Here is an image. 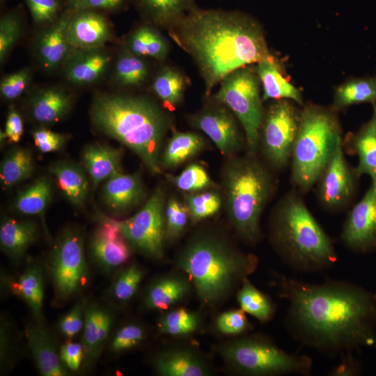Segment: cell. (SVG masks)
Segmentation results:
<instances>
[{"label": "cell", "instance_id": "43", "mask_svg": "<svg viewBox=\"0 0 376 376\" xmlns=\"http://www.w3.org/2000/svg\"><path fill=\"white\" fill-rule=\"evenodd\" d=\"M148 73L146 62L127 49L118 57L115 67V79L125 86H139L146 80Z\"/></svg>", "mask_w": 376, "mask_h": 376}, {"label": "cell", "instance_id": "36", "mask_svg": "<svg viewBox=\"0 0 376 376\" xmlns=\"http://www.w3.org/2000/svg\"><path fill=\"white\" fill-rule=\"evenodd\" d=\"M34 171L29 150L22 147L11 149L1 162L0 180L4 188L15 186L29 178Z\"/></svg>", "mask_w": 376, "mask_h": 376}, {"label": "cell", "instance_id": "24", "mask_svg": "<svg viewBox=\"0 0 376 376\" xmlns=\"http://www.w3.org/2000/svg\"><path fill=\"white\" fill-rule=\"evenodd\" d=\"M110 59L100 48L74 49L65 61V76L75 84H91L104 74Z\"/></svg>", "mask_w": 376, "mask_h": 376}, {"label": "cell", "instance_id": "54", "mask_svg": "<svg viewBox=\"0 0 376 376\" xmlns=\"http://www.w3.org/2000/svg\"><path fill=\"white\" fill-rule=\"evenodd\" d=\"M124 0H69L68 8L75 12L95 10H114L123 3Z\"/></svg>", "mask_w": 376, "mask_h": 376}, {"label": "cell", "instance_id": "5", "mask_svg": "<svg viewBox=\"0 0 376 376\" xmlns=\"http://www.w3.org/2000/svg\"><path fill=\"white\" fill-rule=\"evenodd\" d=\"M293 189L274 207L269 220L270 243L292 269L313 273L332 267L338 260L334 242Z\"/></svg>", "mask_w": 376, "mask_h": 376}, {"label": "cell", "instance_id": "27", "mask_svg": "<svg viewBox=\"0 0 376 376\" xmlns=\"http://www.w3.org/2000/svg\"><path fill=\"white\" fill-rule=\"evenodd\" d=\"M256 70L263 86V102L287 99L302 105L300 91L283 77L278 62L271 54L257 63Z\"/></svg>", "mask_w": 376, "mask_h": 376}, {"label": "cell", "instance_id": "1", "mask_svg": "<svg viewBox=\"0 0 376 376\" xmlns=\"http://www.w3.org/2000/svg\"><path fill=\"white\" fill-rule=\"evenodd\" d=\"M274 284L288 304L286 330L301 345L331 358L376 348V292L343 280L312 283L279 274Z\"/></svg>", "mask_w": 376, "mask_h": 376}, {"label": "cell", "instance_id": "45", "mask_svg": "<svg viewBox=\"0 0 376 376\" xmlns=\"http://www.w3.org/2000/svg\"><path fill=\"white\" fill-rule=\"evenodd\" d=\"M165 217L166 241L175 242L184 233L190 221L184 201H181L175 196L167 198Z\"/></svg>", "mask_w": 376, "mask_h": 376}, {"label": "cell", "instance_id": "53", "mask_svg": "<svg viewBox=\"0 0 376 376\" xmlns=\"http://www.w3.org/2000/svg\"><path fill=\"white\" fill-rule=\"evenodd\" d=\"M59 356L66 368L73 372L77 371L84 360V350L81 342L67 341L60 347Z\"/></svg>", "mask_w": 376, "mask_h": 376}, {"label": "cell", "instance_id": "6", "mask_svg": "<svg viewBox=\"0 0 376 376\" xmlns=\"http://www.w3.org/2000/svg\"><path fill=\"white\" fill-rule=\"evenodd\" d=\"M257 155L246 152L227 157L221 173L228 221L237 237L249 245H256L261 239V217L276 187L272 171Z\"/></svg>", "mask_w": 376, "mask_h": 376}, {"label": "cell", "instance_id": "13", "mask_svg": "<svg viewBox=\"0 0 376 376\" xmlns=\"http://www.w3.org/2000/svg\"><path fill=\"white\" fill-rule=\"evenodd\" d=\"M359 178L345 158L342 139L315 184L320 207L331 213L348 209L356 196Z\"/></svg>", "mask_w": 376, "mask_h": 376}, {"label": "cell", "instance_id": "29", "mask_svg": "<svg viewBox=\"0 0 376 376\" xmlns=\"http://www.w3.org/2000/svg\"><path fill=\"white\" fill-rule=\"evenodd\" d=\"M72 98L59 88H48L39 91L31 100L32 118L40 124H52L63 119L70 111Z\"/></svg>", "mask_w": 376, "mask_h": 376}, {"label": "cell", "instance_id": "34", "mask_svg": "<svg viewBox=\"0 0 376 376\" xmlns=\"http://www.w3.org/2000/svg\"><path fill=\"white\" fill-rule=\"evenodd\" d=\"M366 102L376 104V77L352 79L339 86L335 91L331 108L338 111Z\"/></svg>", "mask_w": 376, "mask_h": 376}, {"label": "cell", "instance_id": "40", "mask_svg": "<svg viewBox=\"0 0 376 376\" xmlns=\"http://www.w3.org/2000/svg\"><path fill=\"white\" fill-rule=\"evenodd\" d=\"M183 201L192 224L215 215L224 205L222 194L218 189L185 193Z\"/></svg>", "mask_w": 376, "mask_h": 376}, {"label": "cell", "instance_id": "12", "mask_svg": "<svg viewBox=\"0 0 376 376\" xmlns=\"http://www.w3.org/2000/svg\"><path fill=\"white\" fill-rule=\"evenodd\" d=\"M166 194L157 186L132 217L119 221L120 231L130 246L155 260L162 258L166 241Z\"/></svg>", "mask_w": 376, "mask_h": 376}, {"label": "cell", "instance_id": "4", "mask_svg": "<svg viewBox=\"0 0 376 376\" xmlns=\"http://www.w3.org/2000/svg\"><path fill=\"white\" fill-rule=\"evenodd\" d=\"M91 120L100 132L132 150L152 175L162 171L161 155L170 119L150 99L117 94L96 96Z\"/></svg>", "mask_w": 376, "mask_h": 376}, {"label": "cell", "instance_id": "39", "mask_svg": "<svg viewBox=\"0 0 376 376\" xmlns=\"http://www.w3.org/2000/svg\"><path fill=\"white\" fill-rule=\"evenodd\" d=\"M186 81L182 73L171 67H165L157 75L152 89L165 104L175 107L182 100Z\"/></svg>", "mask_w": 376, "mask_h": 376}, {"label": "cell", "instance_id": "19", "mask_svg": "<svg viewBox=\"0 0 376 376\" xmlns=\"http://www.w3.org/2000/svg\"><path fill=\"white\" fill-rule=\"evenodd\" d=\"M75 11L67 8L38 39V58L45 69L53 70L67 60L74 50L68 40L67 30Z\"/></svg>", "mask_w": 376, "mask_h": 376}, {"label": "cell", "instance_id": "31", "mask_svg": "<svg viewBox=\"0 0 376 376\" xmlns=\"http://www.w3.org/2000/svg\"><path fill=\"white\" fill-rule=\"evenodd\" d=\"M205 139L191 132H175L163 148L161 155L162 169H173L193 158L205 148Z\"/></svg>", "mask_w": 376, "mask_h": 376}, {"label": "cell", "instance_id": "49", "mask_svg": "<svg viewBox=\"0 0 376 376\" xmlns=\"http://www.w3.org/2000/svg\"><path fill=\"white\" fill-rule=\"evenodd\" d=\"M30 78L29 68L21 69L3 77L0 84L2 97L8 100L19 97L27 88Z\"/></svg>", "mask_w": 376, "mask_h": 376}, {"label": "cell", "instance_id": "56", "mask_svg": "<svg viewBox=\"0 0 376 376\" xmlns=\"http://www.w3.org/2000/svg\"><path fill=\"white\" fill-rule=\"evenodd\" d=\"M24 132L23 121L20 114L15 109H11L7 116L4 133L10 143L19 141Z\"/></svg>", "mask_w": 376, "mask_h": 376}, {"label": "cell", "instance_id": "7", "mask_svg": "<svg viewBox=\"0 0 376 376\" xmlns=\"http://www.w3.org/2000/svg\"><path fill=\"white\" fill-rule=\"evenodd\" d=\"M337 111L315 104L304 106L294 143L290 182L301 194L313 188L343 139Z\"/></svg>", "mask_w": 376, "mask_h": 376}, {"label": "cell", "instance_id": "30", "mask_svg": "<svg viewBox=\"0 0 376 376\" xmlns=\"http://www.w3.org/2000/svg\"><path fill=\"white\" fill-rule=\"evenodd\" d=\"M63 196L75 206L82 205L88 193L89 182L84 169L65 161L54 163L49 168Z\"/></svg>", "mask_w": 376, "mask_h": 376}, {"label": "cell", "instance_id": "46", "mask_svg": "<svg viewBox=\"0 0 376 376\" xmlns=\"http://www.w3.org/2000/svg\"><path fill=\"white\" fill-rule=\"evenodd\" d=\"M22 31L19 16L16 13L4 15L0 20V61L3 63L17 42Z\"/></svg>", "mask_w": 376, "mask_h": 376}, {"label": "cell", "instance_id": "32", "mask_svg": "<svg viewBox=\"0 0 376 376\" xmlns=\"http://www.w3.org/2000/svg\"><path fill=\"white\" fill-rule=\"evenodd\" d=\"M13 289L29 306L36 322H42L44 277L40 265L30 264L14 282Z\"/></svg>", "mask_w": 376, "mask_h": 376}, {"label": "cell", "instance_id": "14", "mask_svg": "<svg viewBox=\"0 0 376 376\" xmlns=\"http://www.w3.org/2000/svg\"><path fill=\"white\" fill-rule=\"evenodd\" d=\"M216 102L189 116L188 120L205 133L227 158L238 155L246 145V139L233 112L224 104Z\"/></svg>", "mask_w": 376, "mask_h": 376}, {"label": "cell", "instance_id": "10", "mask_svg": "<svg viewBox=\"0 0 376 376\" xmlns=\"http://www.w3.org/2000/svg\"><path fill=\"white\" fill-rule=\"evenodd\" d=\"M300 112L287 99L277 100L264 111L258 136V150L272 171H281L290 163L298 132Z\"/></svg>", "mask_w": 376, "mask_h": 376}, {"label": "cell", "instance_id": "21", "mask_svg": "<svg viewBox=\"0 0 376 376\" xmlns=\"http://www.w3.org/2000/svg\"><path fill=\"white\" fill-rule=\"evenodd\" d=\"M28 346L43 376H66L69 370L61 361L54 340L42 322L28 324L25 329Z\"/></svg>", "mask_w": 376, "mask_h": 376}, {"label": "cell", "instance_id": "42", "mask_svg": "<svg viewBox=\"0 0 376 376\" xmlns=\"http://www.w3.org/2000/svg\"><path fill=\"white\" fill-rule=\"evenodd\" d=\"M167 180L185 193L219 189L207 170L198 163H191L178 175L165 174Z\"/></svg>", "mask_w": 376, "mask_h": 376}, {"label": "cell", "instance_id": "51", "mask_svg": "<svg viewBox=\"0 0 376 376\" xmlns=\"http://www.w3.org/2000/svg\"><path fill=\"white\" fill-rule=\"evenodd\" d=\"M36 147L41 152L47 153L61 150L69 139L65 134L40 127L31 132Z\"/></svg>", "mask_w": 376, "mask_h": 376}, {"label": "cell", "instance_id": "9", "mask_svg": "<svg viewBox=\"0 0 376 376\" xmlns=\"http://www.w3.org/2000/svg\"><path fill=\"white\" fill-rule=\"evenodd\" d=\"M260 79L255 68L242 67L227 75L214 95L227 107L244 130L246 152L258 154L260 126L264 114Z\"/></svg>", "mask_w": 376, "mask_h": 376}, {"label": "cell", "instance_id": "22", "mask_svg": "<svg viewBox=\"0 0 376 376\" xmlns=\"http://www.w3.org/2000/svg\"><path fill=\"white\" fill-rule=\"evenodd\" d=\"M112 320L111 313L103 306L95 303L86 305L81 340L85 366H92L98 359L108 338Z\"/></svg>", "mask_w": 376, "mask_h": 376}, {"label": "cell", "instance_id": "16", "mask_svg": "<svg viewBox=\"0 0 376 376\" xmlns=\"http://www.w3.org/2000/svg\"><path fill=\"white\" fill-rule=\"evenodd\" d=\"M130 251V245L120 231L119 221L102 219L90 242L91 255L97 265L111 271L129 260Z\"/></svg>", "mask_w": 376, "mask_h": 376}, {"label": "cell", "instance_id": "23", "mask_svg": "<svg viewBox=\"0 0 376 376\" xmlns=\"http://www.w3.org/2000/svg\"><path fill=\"white\" fill-rule=\"evenodd\" d=\"M154 368L162 376H206L211 373L207 361L187 347H171L159 353Z\"/></svg>", "mask_w": 376, "mask_h": 376}, {"label": "cell", "instance_id": "33", "mask_svg": "<svg viewBox=\"0 0 376 376\" xmlns=\"http://www.w3.org/2000/svg\"><path fill=\"white\" fill-rule=\"evenodd\" d=\"M154 24L168 29L194 7V0H136Z\"/></svg>", "mask_w": 376, "mask_h": 376}, {"label": "cell", "instance_id": "20", "mask_svg": "<svg viewBox=\"0 0 376 376\" xmlns=\"http://www.w3.org/2000/svg\"><path fill=\"white\" fill-rule=\"evenodd\" d=\"M373 111L369 120L354 133L343 138L345 152L357 155L358 164L355 168L360 178L368 175L371 184L376 185V104H373Z\"/></svg>", "mask_w": 376, "mask_h": 376}, {"label": "cell", "instance_id": "47", "mask_svg": "<svg viewBox=\"0 0 376 376\" xmlns=\"http://www.w3.org/2000/svg\"><path fill=\"white\" fill-rule=\"evenodd\" d=\"M146 338L145 329L140 324L130 323L116 332L111 340L110 349L113 352H122L141 345Z\"/></svg>", "mask_w": 376, "mask_h": 376}, {"label": "cell", "instance_id": "38", "mask_svg": "<svg viewBox=\"0 0 376 376\" xmlns=\"http://www.w3.org/2000/svg\"><path fill=\"white\" fill-rule=\"evenodd\" d=\"M127 49L139 56H148L163 60L169 54V45L165 38L154 29L141 26L130 36Z\"/></svg>", "mask_w": 376, "mask_h": 376}, {"label": "cell", "instance_id": "18", "mask_svg": "<svg viewBox=\"0 0 376 376\" xmlns=\"http://www.w3.org/2000/svg\"><path fill=\"white\" fill-rule=\"evenodd\" d=\"M73 49L101 48L111 37L107 19L95 10L75 12L67 30Z\"/></svg>", "mask_w": 376, "mask_h": 376}, {"label": "cell", "instance_id": "50", "mask_svg": "<svg viewBox=\"0 0 376 376\" xmlns=\"http://www.w3.org/2000/svg\"><path fill=\"white\" fill-rule=\"evenodd\" d=\"M86 301L81 299L59 321V329L63 336L72 338L83 330Z\"/></svg>", "mask_w": 376, "mask_h": 376}, {"label": "cell", "instance_id": "35", "mask_svg": "<svg viewBox=\"0 0 376 376\" xmlns=\"http://www.w3.org/2000/svg\"><path fill=\"white\" fill-rule=\"evenodd\" d=\"M52 196L51 180L41 176L17 194L13 207L17 212L22 214L43 215Z\"/></svg>", "mask_w": 376, "mask_h": 376}, {"label": "cell", "instance_id": "44", "mask_svg": "<svg viewBox=\"0 0 376 376\" xmlns=\"http://www.w3.org/2000/svg\"><path fill=\"white\" fill-rule=\"evenodd\" d=\"M144 272L137 264H131L122 269L115 276L111 294L116 301L126 302L136 293Z\"/></svg>", "mask_w": 376, "mask_h": 376}, {"label": "cell", "instance_id": "17", "mask_svg": "<svg viewBox=\"0 0 376 376\" xmlns=\"http://www.w3.org/2000/svg\"><path fill=\"white\" fill-rule=\"evenodd\" d=\"M102 198L107 208L115 214L128 212L139 205L146 196V187L139 172H119L102 187Z\"/></svg>", "mask_w": 376, "mask_h": 376}, {"label": "cell", "instance_id": "2", "mask_svg": "<svg viewBox=\"0 0 376 376\" xmlns=\"http://www.w3.org/2000/svg\"><path fill=\"white\" fill-rule=\"evenodd\" d=\"M168 30L197 65L206 95L232 72L270 54L260 23L240 11L194 7Z\"/></svg>", "mask_w": 376, "mask_h": 376}, {"label": "cell", "instance_id": "37", "mask_svg": "<svg viewBox=\"0 0 376 376\" xmlns=\"http://www.w3.org/2000/svg\"><path fill=\"white\" fill-rule=\"evenodd\" d=\"M240 308L262 323L269 322L276 313V305L246 278L237 292Z\"/></svg>", "mask_w": 376, "mask_h": 376}, {"label": "cell", "instance_id": "55", "mask_svg": "<svg viewBox=\"0 0 376 376\" xmlns=\"http://www.w3.org/2000/svg\"><path fill=\"white\" fill-rule=\"evenodd\" d=\"M339 363L329 373L332 376H355L361 372V363L353 353L345 354L340 357Z\"/></svg>", "mask_w": 376, "mask_h": 376}, {"label": "cell", "instance_id": "58", "mask_svg": "<svg viewBox=\"0 0 376 376\" xmlns=\"http://www.w3.org/2000/svg\"><path fill=\"white\" fill-rule=\"evenodd\" d=\"M3 1H4V0H1V2H2Z\"/></svg>", "mask_w": 376, "mask_h": 376}, {"label": "cell", "instance_id": "52", "mask_svg": "<svg viewBox=\"0 0 376 376\" xmlns=\"http://www.w3.org/2000/svg\"><path fill=\"white\" fill-rule=\"evenodd\" d=\"M26 4L36 23L54 22L59 8L58 0H26Z\"/></svg>", "mask_w": 376, "mask_h": 376}, {"label": "cell", "instance_id": "26", "mask_svg": "<svg viewBox=\"0 0 376 376\" xmlns=\"http://www.w3.org/2000/svg\"><path fill=\"white\" fill-rule=\"evenodd\" d=\"M191 285L185 274L162 276L155 280L147 289L144 306L150 310H166L185 299Z\"/></svg>", "mask_w": 376, "mask_h": 376}, {"label": "cell", "instance_id": "3", "mask_svg": "<svg viewBox=\"0 0 376 376\" xmlns=\"http://www.w3.org/2000/svg\"><path fill=\"white\" fill-rule=\"evenodd\" d=\"M258 258L242 251L213 228L194 232L178 251L175 264L189 279L200 302L214 308L239 289L256 269Z\"/></svg>", "mask_w": 376, "mask_h": 376}, {"label": "cell", "instance_id": "15", "mask_svg": "<svg viewBox=\"0 0 376 376\" xmlns=\"http://www.w3.org/2000/svg\"><path fill=\"white\" fill-rule=\"evenodd\" d=\"M340 240L347 249L357 253L376 251V185L371 184L348 211Z\"/></svg>", "mask_w": 376, "mask_h": 376}, {"label": "cell", "instance_id": "25", "mask_svg": "<svg viewBox=\"0 0 376 376\" xmlns=\"http://www.w3.org/2000/svg\"><path fill=\"white\" fill-rule=\"evenodd\" d=\"M123 150L102 143L86 146L81 152L82 165L94 187L114 174L122 172Z\"/></svg>", "mask_w": 376, "mask_h": 376}, {"label": "cell", "instance_id": "48", "mask_svg": "<svg viewBox=\"0 0 376 376\" xmlns=\"http://www.w3.org/2000/svg\"><path fill=\"white\" fill-rule=\"evenodd\" d=\"M216 327L220 333L228 336L240 335L251 329L246 313L241 308L220 314L216 320Z\"/></svg>", "mask_w": 376, "mask_h": 376}, {"label": "cell", "instance_id": "57", "mask_svg": "<svg viewBox=\"0 0 376 376\" xmlns=\"http://www.w3.org/2000/svg\"><path fill=\"white\" fill-rule=\"evenodd\" d=\"M3 322H1L2 324ZM1 324V363L5 364L8 358L10 344L8 331L4 324Z\"/></svg>", "mask_w": 376, "mask_h": 376}, {"label": "cell", "instance_id": "28", "mask_svg": "<svg viewBox=\"0 0 376 376\" xmlns=\"http://www.w3.org/2000/svg\"><path fill=\"white\" fill-rule=\"evenodd\" d=\"M38 236L37 225L31 221L5 217L0 226L1 251L13 260H20Z\"/></svg>", "mask_w": 376, "mask_h": 376}, {"label": "cell", "instance_id": "8", "mask_svg": "<svg viewBox=\"0 0 376 376\" xmlns=\"http://www.w3.org/2000/svg\"><path fill=\"white\" fill-rule=\"evenodd\" d=\"M217 352L233 370L244 375H308L313 368L309 356L288 352L260 334L224 343Z\"/></svg>", "mask_w": 376, "mask_h": 376}, {"label": "cell", "instance_id": "41", "mask_svg": "<svg viewBox=\"0 0 376 376\" xmlns=\"http://www.w3.org/2000/svg\"><path fill=\"white\" fill-rule=\"evenodd\" d=\"M201 324L197 313L179 308L169 311L159 318L157 331L159 334L187 336L195 333Z\"/></svg>", "mask_w": 376, "mask_h": 376}, {"label": "cell", "instance_id": "11", "mask_svg": "<svg viewBox=\"0 0 376 376\" xmlns=\"http://www.w3.org/2000/svg\"><path fill=\"white\" fill-rule=\"evenodd\" d=\"M47 263L58 302L65 301L80 292L88 276L80 232L73 228L65 229L53 245Z\"/></svg>", "mask_w": 376, "mask_h": 376}]
</instances>
